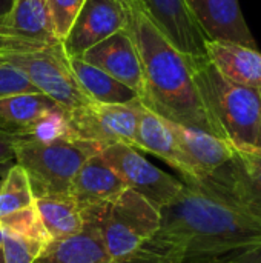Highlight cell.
<instances>
[{
    "label": "cell",
    "mask_w": 261,
    "mask_h": 263,
    "mask_svg": "<svg viewBox=\"0 0 261 263\" xmlns=\"http://www.w3.org/2000/svg\"><path fill=\"white\" fill-rule=\"evenodd\" d=\"M261 243V222L203 185L183 182L160 210V227L143 245L158 263H198Z\"/></svg>",
    "instance_id": "6da1fadb"
},
{
    "label": "cell",
    "mask_w": 261,
    "mask_h": 263,
    "mask_svg": "<svg viewBox=\"0 0 261 263\" xmlns=\"http://www.w3.org/2000/svg\"><path fill=\"white\" fill-rule=\"evenodd\" d=\"M128 29L140 54L145 96L142 103L174 123L218 137L192 77L189 57L180 52L151 22L135 0H123Z\"/></svg>",
    "instance_id": "7a4b0ae2"
},
{
    "label": "cell",
    "mask_w": 261,
    "mask_h": 263,
    "mask_svg": "<svg viewBox=\"0 0 261 263\" xmlns=\"http://www.w3.org/2000/svg\"><path fill=\"white\" fill-rule=\"evenodd\" d=\"M189 65L218 137L234 148L255 146L261 119V91L228 80L208 57H189Z\"/></svg>",
    "instance_id": "3957f363"
},
{
    "label": "cell",
    "mask_w": 261,
    "mask_h": 263,
    "mask_svg": "<svg viewBox=\"0 0 261 263\" xmlns=\"http://www.w3.org/2000/svg\"><path fill=\"white\" fill-rule=\"evenodd\" d=\"M82 216L85 227L97 230L112 262L135 254L160 227V210L129 188L112 202L82 208Z\"/></svg>",
    "instance_id": "277c9868"
},
{
    "label": "cell",
    "mask_w": 261,
    "mask_h": 263,
    "mask_svg": "<svg viewBox=\"0 0 261 263\" xmlns=\"http://www.w3.org/2000/svg\"><path fill=\"white\" fill-rule=\"evenodd\" d=\"M100 151V145L80 139L48 143L17 139L15 163L25 170L34 197L66 194L85 160Z\"/></svg>",
    "instance_id": "5b68a950"
},
{
    "label": "cell",
    "mask_w": 261,
    "mask_h": 263,
    "mask_svg": "<svg viewBox=\"0 0 261 263\" xmlns=\"http://www.w3.org/2000/svg\"><path fill=\"white\" fill-rule=\"evenodd\" d=\"M0 62L22 69L42 94L68 112L92 103L78 86L62 42L26 54H0Z\"/></svg>",
    "instance_id": "8992f818"
},
{
    "label": "cell",
    "mask_w": 261,
    "mask_h": 263,
    "mask_svg": "<svg viewBox=\"0 0 261 263\" xmlns=\"http://www.w3.org/2000/svg\"><path fill=\"white\" fill-rule=\"evenodd\" d=\"M102 157L122 177L126 186L162 210L182 191L183 182L152 165L137 148L112 143L100 151Z\"/></svg>",
    "instance_id": "52a82bcc"
},
{
    "label": "cell",
    "mask_w": 261,
    "mask_h": 263,
    "mask_svg": "<svg viewBox=\"0 0 261 263\" xmlns=\"http://www.w3.org/2000/svg\"><path fill=\"white\" fill-rule=\"evenodd\" d=\"M142 100L128 105L89 103L68 112L69 126L80 140L94 142L102 148L112 143H126L137 148L135 133Z\"/></svg>",
    "instance_id": "ba28073f"
},
{
    "label": "cell",
    "mask_w": 261,
    "mask_h": 263,
    "mask_svg": "<svg viewBox=\"0 0 261 263\" xmlns=\"http://www.w3.org/2000/svg\"><path fill=\"white\" fill-rule=\"evenodd\" d=\"M57 43L48 0H14L0 18V54H26Z\"/></svg>",
    "instance_id": "9c48e42d"
},
{
    "label": "cell",
    "mask_w": 261,
    "mask_h": 263,
    "mask_svg": "<svg viewBox=\"0 0 261 263\" xmlns=\"http://www.w3.org/2000/svg\"><path fill=\"white\" fill-rule=\"evenodd\" d=\"M202 185L261 222L260 148H235L234 159Z\"/></svg>",
    "instance_id": "30bf717a"
},
{
    "label": "cell",
    "mask_w": 261,
    "mask_h": 263,
    "mask_svg": "<svg viewBox=\"0 0 261 263\" xmlns=\"http://www.w3.org/2000/svg\"><path fill=\"white\" fill-rule=\"evenodd\" d=\"M126 26L128 12L123 0H85L62 45L68 57H80Z\"/></svg>",
    "instance_id": "8fae6325"
},
{
    "label": "cell",
    "mask_w": 261,
    "mask_h": 263,
    "mask_svg": "<svg viewBox=\"0 0 261 263\" xmlns=\"http://www.w3.org/2000/svg\"><path fill=\"white\" fill-rule=\"evenodd\" d=\"M160 32L185 55L208 57V39L186 0H135Z\"/></svg>",
    "instance_id": "7c38bea8"
},
{
    "label": "cell",
    "mask_w": 261,
    "mask_h": 263,
    "mask_svg": "<svg viewBox=\"0 0 261 263\" xmlns=\"http://www.w3.org/2000/svg\"><path fill=\"white\" fill-rule=\"evenodd\" d=\"M86 63L108 72L134 89L140 100L145 96V77L138 49L128 28L120 29L80 55Z\"/></svg>",
    "instance_id": "4fadbf2b"
},
{
    "label": "cell",
    "mask_w": 261,
    "mask_h": 263,
    "mask_svg": "<svg viewBox=\"0 0 261 263\" xmlns=\"http://www.w3.org/2000/svg\"><path fill=\"white\" fill-rule=\"evenodd\" d=\"M135 143L138 151H148L177 170L185 183L202 185L205 182V176L180 148L166 120L143 103L138 108Z\"/></svg>",
    "instance_id": "5bb4252c"
},
{
    "label": "cell",
    "mask_w": 261,
    "mask_h": 263,
    "mask_svg": "<svg viewBox=\"0 0 261 263\" xmlns=\"http://www.w3.org/2000/svg\"><path fill=\"white\" fill-rule=\"evenodd\" d=\"M208 42H232L257 48L238 0H186Z\"/></svg>",
    "instance_id": "9a60e30c"
},
{
    "label": "cell",
    "mask_w": 261,
    "mask_h": 263,
    "mask_svg": "<svg viewBox=\"0 0 261 263\" xmlns=\"http://www.w3.org/2000/svg\"><path fill=\"white\" fill-rule=\"evenodd\" d=\"M126 190L128 186L122 177L97 153L86 159L78 170L71 186V194L82 210L112 202Z\"/></svg>",
    "instance_id": "2e32d148"
},
{
    "label": "cell",
    "mask_w": 261,
    "mask_h": 263,
    "mask_svg": "<svg viewBox=\"0 0 261 263\" xmlns=\"http://www.w3.org/2000/svg\"><path fill=\"white\" fill-rule=\"evenodd\" d=\"M166 123L180 148L205 176V180L226 166L235 156V148L229 142L211 133L183 126L171 120H166Z\"/></svg>",
    "instance_id": "e0dca14e"
},
{
    "label": "cell",
    "mask_w": 261,
    "mask_h": 263,
    "mask_svg": "<svg viewBox=\"0 0 261 263\" xmlns=\"http://www.w3.org/2000/svg\"><path fill=\"white\" fill-rule=\"evenodd\" d=\"M211 63L228 80L261 91V52L232 42H208Z\"/></svg>",
    "instance_id": "ac0fdd59"
},
{
    "label": "cell",
    "mask_w": 261,
    "mask_h": 263,
    "mask_svg": "<svg viewBox=\"0 0 261 263\" xmlns=\"http://www.w3.org/2000/svg\"><path fill=\"white\" fill-rule=\"evenodd\" d=\"M72 74L82 91L95 103L103 105H128L140 100V96L118 82L108 72L86 63L80 57H69Z\"/></svg>",
    "instance_id": "d6986e66"
},
{
    "label": "cell",
    "mask_w": 261,
    "mask_h": 263,
    "mask_svg": "<svg viewBox=\"0 0 261 263\" xmlns=\"http://www.w3.org/2000/svg\"><path fill=\"white\" fill-rule=\"evenodd\" d=\"M35 263H112V260L97 230L85 227L75 236L52 240Z\"/></svg>",
    "instance_id": "ffe728a7"
},
{
    "label": "cell",
    "mask_w": 261,
    "mask_h": 263,
    "mask_svg": "<svg viewBox=\"0 0 261 263\" xmlns=\"http://www.w3.org/2000/svg\"><path fill=\"white\" fill-rule=\"evenodd\" d=\"M35 208L52 240L68 239L85 228L82 210L71 193L35 197Z\"/></svg>",
    "instance_id": "44dd1931"
},
{
    "label": "cell",
    "mask_w": 261,
    "mask_h": 263,
    "mask_svg": "<svg viewBox=\"0 0 261 263\" xmlns=\"http://www.w3.org/2000/svg\"><path fill=\"white\" fill-rule=\"evenodd\" d=\"M62 108L42 92L0 99V128L20 136L51 111Z\"/></svg>",
    "instance_id": "7402d4cb"
},
{
    "label": "cell",
    "mask_w": 261,
    "mask_h": 263,
    "mask_svg": "<svg viewBox=\"0 0 261 263\" xmlns=\"http://www.w3.org/2000/svg\"><path fill=\"white\" fill-rule=\"evenodd\" d=\"M35 197L25 170L12 165L0 182V219L34 205Z\"/></svg>",
    "instance_id": "603a6c76"
},
{
    "label": "cell",
    "mask_w": 261,
    "mask_h": 263,
    "mask_svg": "<svg viewBox=\"0 0 261 263\" xmlns=\"http://www.w3.org/2000/svg\"><path fill=\"white\" fill-rule=\"evenodd\" d=\"M0 228H5V230L12 231L22 237L34 240V242L43 245L45 248L52 242L51 236L48 234V231L45 230V227L42 223V219L35 208V202H34V205H31L25 210H20L14 214L2 217Z\"/></svg>",
    "instance_id": "cb8c5ba5"
},
{
    "label": "cell",
    "mask_w": 261,
    "mask_h": 263,
    "mask_svg": "<svg viewBox=\"0 0 261 263\" xmlns=\"http://www.w3.org/2000/svg\"><path fill=\"white\" fill-rule=\"evenodd\" d=\"M0 248L5 263H35L45 250L43 245L5 228H0Z\"/></svg>",
    "instance_id": "d4e9b609"
},
{
    "label": "cell",
    "mask_w": 261,
    "mask_h": 263,
    "mask_svg": "<svg viewBox=\"0 0 261 263\" xmlns=\"http://www.w3.org/2000/svg\"><path fill=\"white\" fill-rule=\"evenodd\" d=\"M83 3L85 0H48L52 25L60 42L68 35Z\"/></svg>",
    "instance_id": "484cf974"
},
{
    "label": "cell",
    "mask_w": 261,
    "mask_h": 263,
    "mask_svg": "<svg viewBox=\"0 0 261 263\" xmlns=\"http://www.w3.org/2000/svg\"><path fill=\"white\" fill-rule=\"evenodd\" d=\"M35 92L40 91L32 85V82L22 69L9 63L0 62V99L17 96V94H35Z\"/></svg>",
    "instance_id": "4316f807"
},
{
    "label": "cell",
    "mask_w": 261,
    "mask_h": 263,
    "mask_svg": "<svg viewBox=\"0 0 261 263\" xmlns=\"http://www.w3.org/2000/svg\"><path fill=\"white\" fill-rule=\"evenodd\" d=\"M15 143L17 137L0 128V173L15 165Z\"/></svg>",
    "instance_id": "83f0119b"
},
{
    "label": "cell",
    "mask_w": 261,
    "mask_h": 263,
    "mask_svg": "<svg viewBox=\"0 0 261 263\" xmlns=\"http://www.w3.org/2000/svg\"><path fill=\"white\" fill-rule=\"evenodd\" d=\"M235 263H261V243L234 254Z\"/></svg>",
    "instance_id": "f1b7e54d"
},
{
    "label": "cell",
    "mask_w": 261,
    "mask_h": 263,
    "mask_svg": "<svg viewBox=\"0 0 261 263\" xmlns=\"http://www.w3.org/2000/svg\"><path fill=\"white\" fill-rule=\"evenodd\" d=\"M112 263H158V260L151 254L148 253L146 250L140 248L135 254H132L131 257L125 259V260H120V262H112Z\"/></svg>",
    "instance_id": "f546056e"
},
{
    "label": "cell",
    "mask_w": 261,
    "mask_h": 263,
    "mask_svg": "<svg viewBox=\"0 0 261 263\" xmlns=\"http://www.w3.org/2000/svg\"><path fill=\"white\" fill-rule=\"evenodd\" d=\"M14 0H0V18L11 9Z\"/></svg>",
    "instance_id": "4dcf8cb0"
},
{
    "label": "cell",
    "mask_w": 261,
    "mask_h": 263,
    "mask_svg": "<svg viewBox=\"0 0 261 263\" xmlns=\"http://www.w3.org/2000/svg\"><path fill=\"white\" fill-rule=\"evenodd\" d=\"M198 263H235V260L231 257V259H225V257H222V259H214V260H206V262H198Z\"/></svg>",
    "instance_id": "1f68e13d"
},
{
    "label": "cell",
    "mask_w": 261,
    "mask_h": 263,
    "mask_svg": "<svg viewBox=\"0 0 261 263\" xmlns=\"http://www.w3.org/2000/svg\"><path fill=\"white\" fill-rule=\"evenodd\" d=\"M255 148L261 149V119H260V126H258V136H257V142H255Z\"/></svg>",
    "instance_id": "d6a6232c"
},
{
    "label": "cell",
    "mask_w": 261,
    "mask_h": 263,
    "mask_svg": "<svg viewBox=\"0 0 261 263\" xmlns=\"http://www.w3.org/2000/svg\"><path fill=\"white\" fill-rule=\"evenodd\" d=\"M0 263H5V259H3V253H2V248H0Z\"/></svg>",
    "instance_id": "836d02e7"
}]
</instances>
